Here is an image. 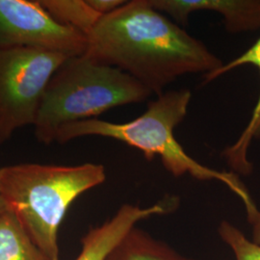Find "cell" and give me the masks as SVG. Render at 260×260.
I'll return each mask as SVG.
<instances>
[{
  "label": "cell",
  "mask_w": 260,
  "mask_h": 260,
  "mask_svg": "<svg viewBox=\"0 0 260 260\" xmlns=\"http://www.w3.org/2000/svg\"><path fill=\"white\" fill-rule=\"evenodd\" d=\"M251 65L256 67L260 73V38L242 55L235 58L230 63L220 67L210 74L205 75V83H209L241 66ZM253 139H260V93L258 101L251 114V120L246 128L243 130L238 140L223 151V156L229 166L242 176H249L252 172V163L248 158V152Z\"/></svg>",
  "instance_id": "9c48e42d"
},
{
  "label": "cell",
  "mask_w": 260,
  "mask_h": 260,
  "mask_svg": "<svg viewBox=\"0 0 260 260\" xmlns=\"http://www.w3.org/2000/svg\"><path fill=\"white\" fill-rule=\"evenodd\" d=\"M152 93L121 70L88 56L68 58L47 85L34 123L39 142H55L67 124L94 119L112 108L142 103Z\"/></svg>",
  "instance_id": "277c9868"
},
{
  "label": "cell",
  "mask_w": 260,
  "mask_h": 260,
  "mask_svg": "<svg viewBox=\"0 0 260 260\" xmlns=\"http://www.w3.org/2000/svg\"><path fill=\"white\" fill-rule=\"evenodd\" d=\"M53 19L67 27L88 35L102 18L87 0H39Z\"/></svg>",
  "instance_id": "7c38bea8"
},
{
  "label": "cell",
  "mask_w": 260,
  "mask_h": 260,
  "mask_svg": "<svg viewBox=\"0 0 260 260\" xmlns=\"http://www.w3.org/2000/svg\"><path fill=\"white\" fill-rule=\"evenodd\" d=\"M87 36L59 23L40 1L0 0V47L35 48L68 58L82 56Z\"/></svg>",
  "instance_id": "8992f818"
},
{
  "label": "cell",
  "mask_w": 260,
  "mask_h": 260,
  "mask_svg": "<svg viewBox=\"0 0 260 260\" xmlns=\"http://www.w3.org/2000/svg\"><path fill=\"white\" fill-rule=\"evenodd\" d=\"M248 221L252 228V241L260 245V211L253 202L245 205Z\"/></svg>",
  "instance_id": "9a60e30c"
},
{
  "label": "cell",
  "mask_w": 260,
  "mask_h": 260,
  "mask_svg": "<svg viewBox=\"0 0 260 260\" xmlns=\"http://www.w3.org/2000/svg\"><path fill=\"white\" fill-rule=\"evenodd\" d=\"M88 4L102 17L119 9L126 1L123 0H87Z\"/></svg>",
  "instance_id": "5bb4252c"
},
{
  "label": "cell",
  "mask_w": 260,
  "mask_h": 260,
  "mask_svg": "<svg viewBox=\"0 0 260 260\" xmlns=\"http://www.w3.org/2000/svg\"><path fill=\"white\" fill-rule=\"evenodd\" d=\"M7 209H8L7 205L5 204V202L3 201V199L0 197V217L7 211Z\"/></svg>",
  "instance_id": "2e32d148"
},
{
  "label": "cell",
  "mask_w": 260,
  "mask_h": 260,
  "mask_svg": "<svg viewBox=\"0 0 260 260\" xmlns=\"http://www.w3.org/2000/svg\"><path fill=\"white\" fill-rule=\"evenodd\" d=\"M104 260H195L186 257L149 233L132 228Z\"/></svg>",
  "instance_id": "30bf717a"
},
{
  "label": "cell",
  "mask_w": 260,
  "mask_h": 260,
  "mask_svg": "<svg viewBox=\"0 0 260 260\" xmlns=\"http://www.w3.org/2000/svg\"><path fill=\"white\" fill-rule=\"evenodd\" d=\"M0 260H51L31 240L9 208L0 217Z\"/></svg>",
  "instance_id": "8fae6325"
},
{
  "label": "cell",
  "mask_w": 260,
  "mask_h": 260,
  "mask_svg": "<svg viewBox=\"0 0 260 260\" xmlns=\"http://www.w3.org/2000/svg\"><path fill=\"white\" fill-rule=\"evenodd\" d=\"M87 42L85 55L121 70L157 96L180 76L207 75L223 66L203 42L154 9L149 0L126 1L102 17Z\"/></svg>",
  "instance_id": "6da1fadb"
},
{
  "label": "cell",
  "mask_w": 260,
  "mask_h": 260,
  "mask_svg": "<svg viewBox=\"0 0 260 260\" xmlns=\"http://www.w3.org/2000/svg\"><path fill=\"white\" fill-rule=\"evenodd\" d=\"M218 232L223 242L233 250L236 260H260L259 244L250 241L236 226L223 221Z\"/></svg>",
  "instance_id": "4fadbf2b"
},
{
  "label": "cell",
  "mask_w": 260,
  "mask_h": 260,
  "mask_svg": "<svg viewBox=\"0 0 260 260\" xmlns=\"http://www.w3.org/2000/svg\"><path fill=\"white\" fill-rule=\"evenodd\" d=\"M67 59L43 49L0 47V146L34 125L47 85Z\"/></svg>",
  "instance_id": "5b68a950"
},
{
  "label": "cell",
  "mask_w": 260,
  "mask_h": 260,
  "mask_svg": "<svg viewBox=\"0 0 260 260\" xmlns=\"http://www.w3.org/2000/svg\"><path fill=\"white\" fill-rule=\"evenodd\" d=\"M105 179L101 164L9 165L0 168V197L38 248L60 260L58 230L68 209Z\"/></svg>",
  "instance_id": "7a4b0ae2"
},
{
  "label": "cell",
  "mask_w": 260,
  "mask_h": 260,
  "mask_svg": "<svg viewBox=\"0 0 260 260\" xmlns=\"http://www.w3.org/2000/svg\"><path fill=\"white\" fill-rule=\"evenodd\" d=\"M191 98L188 89L168 91L149 102L146 111L132 121L117 123L94 118L76 121L60 128L55 141L65 144L86 136L117 140L139 149L149 161L158 156L174 177L188 174L199 180H218L238 196L244 205L251 203V196L237 176L200 164L175 138L174 130L184 120Z\"/></svg>",
  "instance_id": "3957f363"
},
{
  "label": "cell",
  "mask_w": 260,
  "mask_h": 260,
  "mask_svg": "<svg viewBox=\"0 0 260 260\" xmlns=\"http://www.w3.org/2000/svg\"><path fill=\"white\" fill-rule=\"evenodd\" d=\"M149 3L179 23H186L192 13L211 11L223 17L225 29L231 33L260 28V0H149Z\"/></svg>",
  "instance_id": "52a82bcc"
},
{
  "label": "cell",
  "mask_w": 260,
  "mask_h": 260,
  "mask_svg": "<svg viewBox=\"0 0 260 260\" xmlns=\"http://www.w3.org/2000/svg\"><path fill=\"white\" fill-rule=\"evenodd\" d=\"M169 204L161 203L142 208L121 205L116 214L103 224L92 228L81 239V251L75 260H104L121 238L141 220L169 211Z\"/></svg>",
  "instance_id": "ba28073f"
}]
</instances>
